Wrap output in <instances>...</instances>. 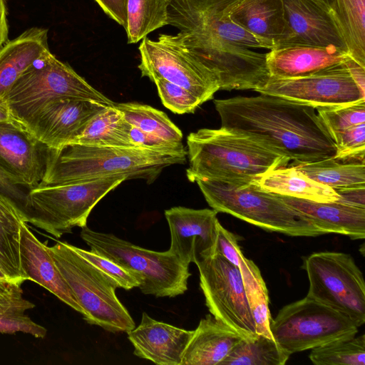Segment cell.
Masks as SVG:
<instances>
[{
    "instance_id": "d4e9b609",
    "label": "cell",
    "mask_w": 365,
    "mask_h": 365,
    "mask_svg": "<svg viewBox=\"0 0 365 365\" xmlns=\"http://www.w3.org/2000/svg\"><path fill=\"white\" fill-rule=\"evenodd\" d=\"M49 51L48 30L33 27L0 48V100L19 77Z\"/></svg>"
},
{
    "instance_id": "836d02e7",
    "label": "cell",
    "mask_w": 365,
    "mask_h": 365,
    "mask_svg": "<svg viewBox=\"0 0 365 365\" xmlns=\"http://www.w3.org/2000/svg\"><path fill=\"white\" fill-rule=\"evenodd\" d=\"M309 357L316 365H364L365 336L333 340L312 349Z\"/></svg>"
},
{
    "instance_id": "6da1fadb",
    "label": "cell",
    "mask_w": 365,
    "mask_h": 365,
    "mask_svg": "<svg viewBox=\"0 0 365 365\" xmlns=\"http://www.w3.org/2000/svg\"><path fill=\"white\" fill-rule=\"evenodd\" d=\"M241 0H169L168 25L177 28L190 52L216 76L220 90L262 87L269 73L266 48L230 16Z\"/></svg>"
},
{
    "instance_id": "f35d334b",
    "label": "cell",
    "mask_w": 365,
    "mask_h": 365,
    "mask_svg": "<svg viewBox=\"0 0 365 365\" xmlns=\"http://www.w3.org/2000/svg\"><path fill=\"white\" fill-rule=\"evenodd\" d=\"M334 141L336 148L334 159L340 161H364L365 123L342 131Z\"/></svg>"
},
{
    "instance_id": "bcb514c9",
    "label": "cell",
    "mask_w": 365,
    "mask_h": 365,
    "mask_svg": "<svg viewBox=\"0 0 365 365\" xmlns=\"http://www.w3.org/2000/svg\"><path fill=\"white\" fill-rule=\"evenodd\" d=\"M21 187L0 170V192L14 200L24 212L28 192L24 191Z\"/></svg>"
},
{
    "instance_id": "d590c367",
    "label": "cell",
    "mask_w": 365,
    "mask_h": 365,
    "mask_svg": "<svg viewBox=\"0 0 365 365\" xmlns=\"http://www.w3.org/2000/svg\"><path fill=\"white\" fill-rule=\"evenodd\" d=\"M316 110L333 140L342 131L365 123V101L336 108H320Z\"/></svg>"
},
{
    "instance_id": "277c9868",
    "label": "cell",
    "mask_w": 365,
    "mask_h": 365,
    "mask_svg": "<svg viewBox=\"0 0 365 365\" xmlns=\"http://www.w3.org/2000/svg\"><path fill=\"white\" fill-rule=\"evenodd\" d=\"M190 182L212 180L235 185L255 183L290 161L253 139L223 128H202L187 138Z\"/></svg>"
},
{
    "instance_id": "603a6c76",
    "label": "cell",
    "mask_w": 365,
    "mask_h": 365,
    "mask_svg": "<svg viewBox=\"0 0 365 365\" xmlns=\"http://www.w3.org/2000/svg\"><path fill=\"white\" fill-rule=\"evenodd\" d=\"M279 196L288 205L307 216L324 235L336 233L352 240L365 238V208L338 201L319 202Z\"/></svg>"
},
{
    "instance_id": "1f68e13d",
    "label": "cell",
    "mask_w": 365,
    "mask_h": 365,
    "mask_svg": "<svg viewBox=\"0 0 365 365\" xmlns=\"http://www.w3.org/2000/svg\"><path fill=\"white\" fill-rule=\"evenodd\" d=\"M114 105L128 123L143 132L166 141L182 143V131L164 112L138 103Z\"/></svg>"
},
{
    "instance_id": "5b68a950",
    "label": "cell",
    "mask_w": 365,
    "mask_h": 365,
    "mask_svg": "<svg viewBox=\"0 0 365 365\" xmlns=\"http://www.w3.org/2000/svg\"><path fill=\"white\" fill-rule=\"evenodd\" d=\"M196 182L208 205L217 212L227 213L267 231L289 236L324 235L307 216L257 183L235 185L212 180H198Z\"/></svg>"
},
{
    "instance_id": "e0dca14e",
    "label": "cell",
    "mask_w": 365,
    "mask_h": 365,
    "mask_svg": "<svg viewBox=\"0 0 365 365\" xmlns=\"http://www.w3.org/2000/svg\"><path fill=\"white\" fill-rule=\"evenodd\" d=\"M217 212L213 209H192L182 206L165 211L170 232L169 250L185 264L196 263L215 254Z\"/></svg>"
},
{
    "instance_id": "816d5d0a",
    "label": "cell",
    "mask_w": 365,
    "mask_h": 365,
    "mask_svg": "<svg viewBox=\"0 0 365 365\" xmlns=\"http://www.w3.org/2000/svg\"><path fill=\"white\" fill-rule=\"evenodd\" d=\"M0 279H8L0 269Z\"/></svg>"
},
{
    "instance_id": "2e32d148",
    "label": "cell",
    "mask_w": 365,
    "mask_h": 365,
    "mask_svg": "<svg viewBox=\"0 0 365 365\" xmlns=\"http://www.w3.org/2000/svg\"><path fill=\"white\" fill-rule=\"evenodd\" d=\"M46 149L16 120L0 121V170L14 183L28 190L39 185Z\"/></svg>"
},
{
    "instance_id": "8fae6325",
    "label": "cell",
    "mask_w": 365,
    "mask_h": 365,
    "mask_svg": "<svg viewBox=\"0 0 365 365\" xmlns=\"http://www.w3.org/2000/svg\"><path fill=\"white\" fill-rule=\"evenodd\" d=\"M309 287L307 296L339 311L358 327L365 322V283L351 255L314 252L304 260Z\"/></svg>"
},
{
    "instance_id": "f907efd6",
    "label": "cell",
    "mask_w": 365,
    "mask_h": 365,
    "mask_svg": "<svg viewBox=\"0 0 365 365\" xmlns=\"http://www.w3.org/2000/svg\"><path fill=\"white\" fill-rule=\"evenodd\" d=\"M323 7L331 11L334 4V0H312Z\"/></svg>"
},
{
    "instance_id": "74e56055",
    "label": "cell",
    "mask_w": 365,
    "mask_h": 365,
    "mask_svg": "<svg viewBox=\"0 0 365 365\" xmlns=\"http://www.w3.org/2000/svg\"><path fill=\"white\" fill-rule=\"evenodd\" d=\"M73 248L113 281L117 288L130 290L134 287H138L139 282L136 278L130 272L110 259L92 250H86L74 245H73Z\"/></svg>"
},
{
    "instance_id": "f546056e",
    "label": "cell",
    "mask_w": 365,
    "mask_h": 365,
    "mask_svg": "<svg viewBox=\"0 0 365 365\" xmlns=\"http://www.w3.org/2000/svg\"><path fill=\"white\" fill-rule=\"evenodd\" d=\"M237 267L241 273L257 334L273 338L270 330L272 318L268 290L258 267L242 252Z\"/></svg>"
},
{
    "instance_id": "d6986e66",
    "label": "cell",
    "mask_w": 365,
    "mask_h": 365,
    "mask_svg": "<svg viewBox=\"0 0 365 365\" xmlns=\"http://www.w3.org/2000/svg\"><path fill=\"white\" fill-rule=\"evenodd\" d=\"M127 334L138 357L159 365H180L193 330L157 321L143 312L139 325Z\"/></svg>"
},
{
    "instance_id": "3957f363",
    "label": "cell",
    "mask_w": 365,
    "mask_h": 365,
    "mask_svg": "<svg viewBox=\"0 0 365 365\" xmlns=\"http://www.w3.org/2000/svg\"><path fill=\"white\" fill-rule=\"evenodd\" d=\"M187 153H168L142 147L68 144L48 148L39 185H62L110 177L143 179L153 182L172 165L186 163Z\"/></svg>"
},
{
    "instance_id": "484cf974",
    "label": "cell",
    "mask_w": 365,
    "mask_h": 365,
    "mask_svg": "<svg viewBox=\"0 0 365 365\" xmlns=\"http://www.w3.org/2000/svg\"><path fill=\"white\" fill-rule=\"evenodd\" d=\"M255 183L276 195L319 202H334L339 197L335 190L314 181L294 165L273 169Z\"/></svg>"
},
{
    "instance_id": "ab89813d",
    "label": "cell",
    "mask_w": 365,
    "mask_h": 365,
    "mask_svg": "<svg viewBox=\"0 0 365 365\" xmlns=\"http://www.w3.org/2000/svg\"><path fill=\"white\" fill-rule=\"evenodd\" d=\"M21 284L9 279H0V316H16L35 307L24 297Z\"/></svg>"
},
{
    "instance_id": "d6a6232c",
    "label": "cell",
    "mask_w": 365,
    "mask_h": 365,
    "mask_svg": "<svg viewBox=\"0 0 365 365\" xmlns=\"http://www.w3.org/2000/svg\"><path fill=\"white\" fill-rule=\"evenodd\" d=\"M289 356L274 338L258 335L251 340L242 339L220 365H284Z\"/></svg>"
},
{
    "instance_id": "9a60e30c",
    "label": "cell",
    "mask_w": 365,
    "mask_h": 365,
    "mask_svg": "<svg viewBox=\"0 0 365 365\" xmlns=\"http://www.w3.org/2000/svg\"><path fill=\"white\" fill-rule=\"evenodd\" d=\"M108 106L86 99L57 100L24 127L46 148H59L72 143L90 120Z\"/></svg>"
},
{
    "instance_id": "7dc6e473",
    "label": "cell",
    "mask_w": 365,
    "mask_h": 365,
    "mask_svg": "<svg viewBox=\"0 0 365 365\" xmlns=\"http://www.w3.org/2000/svg\"><path fill=\"white\" fill-rule=\"evenodd\" d=\"M351 77L359 88L365 93V67L349 56L344 62Z\"/></svg>"
},
{
    "instance_id": "cb8c5ba5",
    "label": "cell",
    "mask_w": 365,
    "mask_h": 365,
    "mask_svg": "<svg viewBox=\"0 0 365 365\" xmlns=\"http://www.w3.org/2000/svg\"><path fill=\"white\" fill-rule=\"evenodd\" d=\"M242 338L211 314L193 330L180 365H220Z\"/></svg>"
},
{
    "instance_id": "7402d4cb",
    "label": "cell",
    "mask_w": 365,
    "mask_h": 365,
    "mask_svg": "<svg viewBox=\"0 0 365 365\" xmlns=\"http://www.w3.org/2000/svg\"><path fill=\"white\" fill-rule=\"evenodd\" d=\"M21 257L22 267L29 280L44 287L83 315V309L55 265L48 247L36 237L26 222L21 225Z\"/></svg>"
},
{
    "instance_id": "ffe728a7",
    "label": "cell",
    "mask_w": 365,
    "mask_h": 365,
    "mask_svg": "<svg viewBox=\"0 0 365 365\" xmlns=\"http://www.w3.org/2000/svg\"><path fill=\"white\" fill-rule=\"evenodd\" d=\"M348 52L333 46L289 45L266 53L269 76L293 78L310 76L344 63Z\"/></svg>"
},
{
    "instance_id": "681fc988",
    "label": "cell",
    "mask_w": 365,
    "mask_h": 365,
    "mask_svg": "<svg viewBox=\"0 0 365 365\" xmlns=\"http://www.w3.org/2000/svg\"><path fill=\"white\" fill-rule=\"evenodd\" d=\"M13 119L5 101L0 100V121H7Z\"/></svg>"
},
{
    "instance_id": "4fadbf2b",
    "label": "cell",
    "mask_w": 365,
    "mask_h": 365,
    "mask_svg": "<svg viewBox=\"0 0 365 365\" xmlns=\"http://www.w3.org/2000/svg\"><path fill=\"white\" fill-rule=\"evenodd\" d=\"M200 287L210 313L242 339L257 337L239 268L220 254L198 260Z\"/></svg>"
},
{
    "instance_id": "83f0119b",
    "label": "cell",
    "mask_w": 365,
    "mask_h": 365,
    "mask_svg": "<svg viewBox=\"0 0 365 365\" xmlns=\"http://www.w3.org/2000/svg\"><path fill=\"white\" fill-rule=\"evenodd\" d=\"M294 166L314 181L334 190L365 185L364 161L341 163L331 158Z\"/></svg>"
},
{
    "instance_id": "f1b7e54d",
    "label": "cell",
    "mask_w": 365,
    "mask_h": 365,
    "mask_svg": "<svg viewBox=\"0 0 365 365\" xmlns=\"http://www.w3.org/2000/svg\"><path fill=\"white\" fill-rule=\"evenodd\" d=\"M331 11L349 56L365 67V0H334Z\"/></svg>"
},
{
    "instance_id": "ba28073f",
    "label": "cell",
    "mask_w": 365,
    "mask_h": 365,
    "mask_svg": "<svg viewBox=\"0 0 365 365\" xmlns=\"http://www.w3.org/2000/svg\"><path fill=\"white\" fill-rule=\"evenodd\" d=\"M81 239L91 250L130 272L138 281V288L145 294L156 297H175L187 290L191 274L183 263L169 250L157 252L143 248L120 239L112 233L81 228Z\"/></svg>"
},
{
    "instance_id": "7a4b0ae2",
    "label": "cell",
    "mask_w": 365,
    "mask_h": 365,
    "mask_svg": "<svg viewBox=\"0 0 365 365\" xmlns=\"http://www.w3.org/2000/svg\"><path fill=\"white\" fill-rule=\"evenodd\" d=\"M221 128L284 155L294 165L334 158L336 145L316 109L261 93L214 101Z\"/></svg>"
},
{
    "instance_id": "44dd1931",
    "label": "cell",
    "mask_w": 365,
    "mask_h": 365,
    "mask_svg": "<svg viewBox=\"0 0 365 365\" xmlns=\"http://www.w3.org/2000/svg\"><path fill=\"white\" fill-rule=\"evenodd\" d=\"M230 19L260 40L266 49L287 46L292 37L282 0H241Z\"/></svg>"
},
{
    "instance_id": "c3c4849f",
    "label": "cell",
    "mask_w": 365,
    "mask_h": 365,
    "mask_svg": "<svg viewBox=\"0 0 365 365\" xmlns=\"http://www.w3.org/2000/svg\"><path fill=\"white\" fill-rule=\"evenodd\" d=\"M8 34L6 0H0V48L7 42Z\"/></svg>"
},
{
    "instance_id": "4dcf8cb0",
    "label": "cell",
    "mask_w": 365,
    "mask_h": 365,
    "mask_svg": "<svg viewBox=\"0 0 365 365\" xmlns=\"http://www.w3.org/2000/svg\"><path fill=\"white\" fill-rule=\"evenodd\" d=\"M169 0H127L125 31L128 43L168 25Z\"/></svg>"
},
{
    "instance_id": "8d00e7d4",
    "label": "cell",
    "mask_w": 365,
    "mask_h": 365,
    "mask_svg": "<svg viewBox=\"0 0 365 365\" xmlns=\"http://www.w3.org/2000/svg\"><path fill=\"white\" fill-rule=\"evenodd\" d=\"M155 83L163 104L174 113H194L203 103L188 90L163 78H156Z\"/></svg>"
},
{
    "instance_id": "60d3db41",
    "label": "cell",
    "mask_w": 365,
    "mask_h": 365,
    "mask_svg": "<svg viewBox=\"0 0 365 365\" xmlns=\"http://www.w3.org/2000/svg\"><path fill=\"white\" fill-rule=\"evenodd\" d=\"M130 136L133 144L137 147L168 153H187L182 143H177L164 140L147 134L133 125L130 129Z\"/></svg>"
},
{
    "instance_id": "9c48e42d",
    "label": "cell",
    "mask_w": 365,
    "mask_h": 365,
    "mask_svg": "<svg viewBox=\"0 0 365 365\" xmlns=\"http://www.w3.org/2000/svg\"><path fill=\"white\" fill-rule=\"evenodd\" d=\"M110 177L62 185H38L29 190L24 212L27 222L58 239L73 228L86 226L96 204L126 180Z\"/></svg>"
},
{
    "instance_id": "e575fe53",
    "label": "cell",
    "mask_w": 365,
    "mask_h": 365,
    "mask_svg": "<svg viewBox=\"0 0 365 365\" xmlns=\"http://www.w3.org/2000/svg\"><path fill=\"white\" fill-rule=\"evenodd\" d=\"M0 269L11 281L22 284L29 280L21 264V227L0 224Z\"/></svg>"
},
{
    "instance_id": "ac0fdd59",
    "label": "cell",
    "mask_w": 365,
    "mask_h": 365,
    "mask_svg": "<svg viewBox=\"0 0 365 365\" xmlns=\"http://www.w3.org/2000/svg\"><path fill=\"white\" fill-rule=\"evenodd\" d=\"M282 1L292 31L287 46H333L348 52L341 31L331 11L312 0Z\"/></svg>"
},
{
    "instance_id": "4316f807",
    "label": "cell",
    "mask_w": 365,
    "mask_h": 365,
    "mask_svg": "<svg viewBox=\"0 0 365 365\" xmlns=\"http://www.w3.org/2000/svg\"><path fill=\"white\" fill-rule=\"evenodd\" d=\"M131 128L132 125L125 120L123 113L114 104L108 106L90 120L82 133L72 143L108 147H137L130 139Z\"/></svg>"
},
{
    "instance_id": "8992f818",
    "label": "cell",
    "mask_w": 365,
    "mask_h": 365,
    "mask_svg": "<svg viewBox=\"0 0 365 365\" xmlns=\"http://www.w3.org/2000/svg\"><path fill=\"white\" fill-rule=\"evenodd\" d=\"M66 98L114 104L50 51L19 77L2 100L12 118L25 126L47 105Z\"/></svg>"
},
{
    "instance_id": "7c38bea8",
    "label": "cell",
    "mask_w": 365,
    "mask_h": 365,
    "mask_svg": "<svg viewBox=\"0 0 365 365\" xmlns=\"http://www.w3.org/2000/svg\"><path fill=\"white\" fill-rule=\"evenodd\" d=\"M138 50L141 76L151 81L163 78L188 90L202 103L220 90L216 76L190 52L178 34H163L156 41L146 36Z\"/></svg>"
},
{
    "instance_id": "b9f144b4",
    "label": "cell",
    "mask_w": 365,
    "mask_h": 365,
    "mask_svg": "<svg viewBox=\"0 0 365 365\" xmlns=\"http://www.w3.org/2000/svg\"><path fill=\"white\" fill-rule=\"evenodd\" d=\"M238 241L237 235L218 222L215 253L221 255L236 267H238L240 256L242 252Z\"/></svg>"
},
{
    "instance_id": "30bf717a",
    "label": "cell",
    "mask_w": 365,
    "mask_h": 365,
    "mask_svg": "<svg viewBox=\"0 0 365 365\" xmlns=\"http://www.w3.org/2000/svg\"><path fill=\"white\" fill-rule=\"evenodd\" d=\"M358 328L339 311L307 295L283 307L270 322L274 339L290 355L356 336Z\"/></svg>"
},
{
    "instance_id": "ee69618b",
    "label": "cell",
    "mask_w": 365,
    "mask_h": 365,
    "mask_svg": "<svg viewBox=\"0 0 365 365\" xmlns=\"http://www.w3.org/2000/svg\"><path fill=\"white\" fill-rule=\"evenodd\" d=\"M103 12L124 29L126 26L127 0H94Z\"/></svg>"
},
{
    "instance_id": "5bb4252c",
    "label": "cell",
    "mask_w": 365,
    "mask_h": 365,
    "mask_svg": "<svg viewBox=\"0 0 365 365\" xmlns=\"http://www.w3.org/2000/svg\"><path fill=\"white\" fill-rule=\"evenodd\" d=\"M255 91L306 104L315 109L365 101V93L355 83L344 63L304 77L269 76L267 83Z\"/></svg>"
},
{
    "instance_id": "f6af8a7d",
    "label": "cell",
    "mask_w": 365,
    "mask_h": 365,
    "mask_svg": "<svg viewBox=\"0 0 365 365\" xmlns=\"http://www.w3.org/2000/svg\"><path fill=\"white\" fill-rule=\"evenodd\" d=\"M339 195L336 200L345 205L365 208V185L335 189Z\"/></svg>"
},
{
    "instance_id": "7bdbcfd3",
    "label": "cell",
    "mask_w": 365,
    "mask_h": 365,
    "mask_svg": "<svg viewBox=\"0 0 365 365\" xmlns=\"http://www.w3.org/2000/svg\"><path fill=\"white\" fill-rule=\"evenodd\" d=\"M27 222L24 210L11 198L0 192V224L20 227Z\"/></svg>"
},
{
    "instance_id": "52a82bcc",
    "label": "cell",
    "mask_w": 365,
    "mask_h": 365,
    "mask_svg": "<svg viewBox=\"0 0 365 365\" xmlns=\"http://www.w3.org/2000/svg\"><path fill=\"white\" fill-rule=\"evenodd\" d=\"M48 250L87 323L113 333L135 328L134 320L115 294V284L76 252L73 245L56 240Z\"/></svg>"
}]
</instances>
